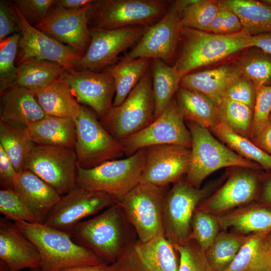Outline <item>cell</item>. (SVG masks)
Instances as JSON below:
<instances>
[{
    "label": "cell",
    "instance_id": "8",
    "mask_svg": "<svg viewBox=\"0 0 271 271\" xmlns=\"http://www.w3.org/2000/svg\"><path fill=\"white\" fill-rule=\"evenodd\" d=\"M221 180L197 188L185 180H180L166 193L163 206V225L165 236L173 245L190 239L191 220L195 209L210 196Z\"/></svg>",
    "mask_w": 271,
    "mask_h": 271
},
{
    "label": "cell",
    "instance_id": "51",
    "mask_svg": "<svg viewBox=\"0 0 271 271\" xmlns=\"http://www.w3.org/2000/svg\"><path fill=\"white\" fill-rule=\"evenodd\" d=\"M18 173L0 146V183L2 189H13Z\"/></svg>",
    "mask_w": 271,
    "mask_h": 271
},
{
    "label": "cell",
    "instance_id": "40",
    "mask_svg": "<svg viewBox=\"0 0 271 271\" xmlns=\"http://www.w3.org/2000/svg\"><path fill=\"white\" fill-rule=\"evenodd\" d=\"M237 64L242 75L250 79L256 88L271 86L270 55L255 48L243 56Z\"/></svg>",
    "mask_w": 271,
    "mask_h": 271
},
{
    "label": "cell",
    "instance_id": "58",
    "mask_svg": "<svg viewBox=\"0 0 271 271\" xmlns=\"http://www.w3.org/2000/svg\"><path fill=\"white\" fill-rule=\"evenodd\" d=\"M31 271H41L40 268H37L32 269Z\"/></svg>",
    "mask_w": 271,
    "mask_h": 271
},
{
    "label": "cell",
    "instance_id": "1",
    "mask_svg": "<svg viewBox=\"0 0 271 271\" xmlns=\"http://www.w3.org/2000/svg\"><path fill=\"white\" fill-rule=\"evenodd\" d=\"M15 223L38 250L41 271H60L105 262L91 250L75 242L70 233L45 223L23 221Z\"/></svg>",
    "mask_w": 271,
    "mask_h": 271
},
{
    "label": "cell",
    "instance_id": "44",
    "mask_svg": "<svg viewBox=\"0 0 271 271\" xmlns=\"http://www.w3.org/2000/svg\"><path fill=\"white\" fill-rule=\"evenodd\" d=\"M173 246L180 255L178 271H216L209 264L205 251L194 240Z\"/></svg>",
    "mask_w": 271,
    "mask_h": 271
},
{
    "label": "cell",
    "instance_id": "43",
    "mask_svg": "<svg viewBox=\"0 0 271 271\" xmlns=\"http://www.w3.org/2000/svg\"><path fill=\"white\" fill-rule=\"evenodd\" d=\"M0 212L15 222L43 223L13 189H1Z\"/></svg>",
    "mask_w": 271,
    "mask_h": 271
},
{
    "label": "cell",
    "instance_id": "25",
    "mask_svg": "<svg viewBox=\"0 0 271 271\" xmlns=\"http://www.w3.org/2000/svg\"><path fill=\"white\" fill-rule=\"evenodd\" d=\"M13 190L44 223L61 196L32 172L18 173Z\"/></svg>",
    "mask_w": 271,
    "mask_h": 271
},
{
    "label": "cell",
    "instance_id": "13",
    "mask_svg": "<svg viewBox=\"0 0 271 271\" xmlns=\"http://www.w3.org/2000/svg\"><path fill=\"white\" fill-rule=\"evenodd\" d=\"M149 27L133 26L112 30H90L91 39L75 69L98 72L116 63L118 55L138 42Z\"/></svg>",
    "mask_w": 271,
    "mask_h": 271
},
{
    "label": "cell",
    "instance_id": "35",
    "mask_svg": "<svg viewBox=\"0 0 271 271\" xmlns=\"http://www.w3.org/2000/svg\"><path fill=\"white\" fill-rule=\"evenodd\" d=\"M35 146L25 129L0 121V146L18 173L25 170L27 159Z\"/></svg>",
    "mask_w": 271,
    "mask_h": 271
},
{
    "label": "cell",
    "instance_id": "31",
    "mask_svg": "<svg viewBox=\"0 0 271 271\" xmlns=\"http://www.w3.org/2000/svg\"><path fill=\"white\" fill-rule=\"evenodd\" d=\"M268 233L248 234V238L225 271H271V250Z\"/></svg>",
    "mask_w": 271,
    "mask_h": 271
},
{
    "label": "cell",
    "instance_id": "55",
    "mask_svg": "<svg viewBox=\"0 0 271 271\" xmlns=\"http://www.w3.org/2000/svg\"><path fill=\"white\" fill-rule=\"evenodd\" d=\"M262 204L271 208V175L264 181L260 193Z\"/></svg>",
    "mask_w": 271,
    "mask_h": 271
},
{
    "label": "cell",
    "instance_id": "9",
    "mask_svg": "<svg viewBox=\"0 0 271 271\" xmlns=\"http://www.w3.org/2000/svg\"><path fill=\"white\" fill-rule=\"evenodd\" d=\"M165 187L140 183L119 202L138 240L145 242L165 235L163 206Z\"/></svg>",
    "mask_w": 271,
    "mask_h": 271
},
{
    "label": "cell",
    "instance_id": "49",
    "mask_svg": "<svg viewBox=\"0 0 271 271\" xmlns=\"http://www.w3.org/2000/svg\"><path fill=\"white\" fill-rule=\"evenodd\" d=\"M20 19L13 1H0V41L9 36L20 33Z\"/></svg>",
    "mask_w": 271,
    "mask_h": 271
},
{
    "label": "cell",
    "instance_id": "17",
    "mask_svg": "<svg viewBox=\"0 0 271 271\" xmlns=\"http://www.w3.org/2000/svg\"><path fill=\"white\" fill-rule=\"evenodd\" d=\"M145 149V166L140 183L166 187L178 182L186 174L190 163V148L163 145Z\"/></svg>",
    "mask_w": 271,
    "mask_h": 271
},
{
    "label": "cell",
    "instance_id": "57",
    "mask_svg": "<svg viewBox=\"0 0 271 271\" xmlns=\"http://www.w3.org/2000/svg\"><path fill=\"white\" fill-rule=\"evenodd\" d=\"M261 1L265 4L271 7V0H262Z\"/></svg>",
    "mask_w": 271,
    "mask_h": 271
},
{
    "label": "cell",
    "instance_id": "34",
    "mask_svg": "<svg viewBox=\"0 0 271 271\" xmlns=\"http://www.w3.org/2000/svg\"><path fill=\"white\" fill-rule=\"evenodd\" d=\"M251 36L271 32V7L261 1L224 0Z\"/></svg>",
    "mask_w": 271,
    "mask_h": 271
},
{
    "label": "cell",
    "instance_id": "32",
    "mask_svg": "<svg viewBox=\"0 0 271 271\" xmlns=\"http://www.w3.org/2000/svg\"><path fill=\"white\" fill-rule=\"evenodd\" d=\"M152 62L153 60L148 58L132 59L125 55L118 62L107 68L106 71L113 77L115 85L112 106H118L124 101Z\"/></svg>",
    "mask_w": 271,
    "mask_h": 271
},
{
    "label": "cell",
    "instance_id": "50",
    "mask_svg": "<svg viewBox=\"0 0 271 271\" xmlns=\"http://www.w3.org/2000/svg\"><path fill=\"white\" fill-rule=\"evenodd\" d=\"M60 271H139L129 258L126 252L116 261L110 264L105 262L96 265L78 266Z\"/></svg>",
    "mask_w": 271,
    "mask_h": 271
},
{
    "label": "cell",
    "instance_id": "12",
    "mask_svg": "<svg viewBox=\"0 0 271 271\" xmlns=\"http://www.w3.org/2000/svg\"><path fill=\"white\" fill-rule=\"evenodd\" d=\"M120 143L124 154L128 157L141 149L153 146L177 145L191 149L192 141L176 99L174 98L159 117Z\"/></svg>",
    "mask_w": 271,
    "mask_h": 271
},
{
    "label": "cell",
    "instance_id": "10",
    "mask_svg": "<svg viewBox=\"0 0 271 271\" xmlns=\"http://www.w3.org/2000/svg\"><path fill=\"white\" fill-rule=\"evenodd\" d=\"M75 122L76 141L74 150L80 167L92 168L117 159L124 154L120 142L107 131L88 108L81 105Z\"/></svg>",
    "mask_w": 271,
    "mask_h": 271
},
{
    "label": "cell",
    "instance_id": "56",
    "mask_svg": "<svg viewBox=\"0 0 271 271\" xmlns=\"http://www.w3.org/2000/svg\"><path fill=\"white\" fill-rule=\"evenodd\" d=\"M266 241L269 248L271 250V231L268 232L266 235Z\"/></svg>",
    "mask_w": 271,
    "mask_h": 271
},
{
    "label": "cell",
    "instance_id": "29",
    "mask_svg": "<svg viewBox=\"0 0 271 271\" xmlns=\"http://www.w3.org/2000/svg\"><path fill=\"white\" fill-rule=\"evenodd\" d=\"M17 74L12 87L36 91L64 78L67 70L58 63L28 58L17 63Z\"/></svg>",
    "mask_w": 271,
    "mask_h": 271
},
{
    "label": "cell",
    "instance_id": "37",
    "mask_svg": "<svg viewBox=\"0 0 271 271\" xmlns=\"http://www.w3.org/2000/svg\"><path fill=\"white\" fill-rule=\"evenodd\" d=\"M210 130L241 157L258 164L267 171H271V155L249 139L236 133L221 122Z\"/></svg>",
    "mask_w": 271,
    "mask_h": 271
},
{
    "label": "cell",
    "instance_id": "5",
    "mask_svg": "<svg viewBox=\"0 0 271 271\" xmlns=\"http://www.w3.org/2000/svg\"><path fill=\"white\" fill-rule=\"evenodd\" d=\"M170 3L164 0H92L87 11L88 27L93 30L150 27L164 16Z\"/></svg>",
    "mask_w": 271,
    "mask_h": 271
},
{
    "label": "cell",
    "instance_id": "14",
    "mask_svg": "<svg viewBox=\"0 0 271 271\" xmlns=\"http://www.w3.org/2000/svg\"><path fill=\"white\" fill-rule=\"evenodd\" d=\"M118 202V200L108 194L77 186L68 193L61 196L44 223L70 233L84 218L94 215Z\"/></svg>",
    "mask_w": 271,
    "mask_h": 271
},
{
    "label": "cell",
    "instance_id": "33",
    "mask_svg": "<svg viewBox=\"0 0 271 271\" xmlns=\"http://www.w3.org/2000/svg\"><path fill=\"white\" fill-rule=\"evenodd\" d=\"M152 67L155 119L163 113L174 98L182 77L173 66H169L161 59L153 60Z\"/></svg>",
    "mask_w": 271,
    "mask_h": 271
},
{
    "label": "cell",
    "instance_id": "7",
    "mask_svg": "<svg viewBox=\"0 0 271 271\" xmlns=\"http://www.w3.org/2000/svg\"><path fill=\"white\" fill-rule=\"evenodd\" d=\"M146 149H141L125 159L106 162L92 168L78 166L77 186L91 191L108 194L120 202L140 183Z\"/></svg>",
    "mask_w": 271,
    "mask_h": 271
},
{
    "label": "cell",
    "instance_id": "47",
    "mask_svg": "<svg viewBox=\"0 0 271 271\" xmlns=\"http://www.w3.org/2000/svg\"><path fill=\"white\" fill-rule=\"evenodd\" d=\"M55 0H15L13 2L25 19L36 27L45 19Z\"/></svg>",
    "mask_w": 271,
    "mask_h": 271
},
{
    "label": "cell",
    "instance_id": "38",
    "mask_svg": "<svg viewBox=\"0 0 271 271\" xmlns=\"http://www.w3.org/2000/svg\"><path fill=\"white\" fill-rule=\"evenodd\" d=\"M182 28L207 31L220 7L219 1H177Z\"/></svg>",
    "mask_w": 271,
    "mask_h": 271
},
{
    "label": "cell",
    "instance_id": "2",
    "mask_svg": "<svg viewBox=\"0 0 271 271\" xmlns=\"http://www.w3.org/2000/svg\"><path fill=\"white\" fill-rule=\"evenodd\" d=\"M251 35L245 29L231 34H217L183 28L182 46L173 67L182 77L193 70L217 63L249 48Z\"/></svg>",
    "mask_w": 271,
    "mask_h": 271
},
{
    "label": "cell",
    "instance_id": "15",
    "mask_svg": "<svg viewBox=\"0 0 271 271\" xmlns=\"http://www.w3.org/2000/svg\"><path fill=\"white\" fill-rule=\"evenodd\" d=\"M182 29L179 8L175 1L164 16L148 28L126 55L132 59H161L167 63L174 55Z\"/></svg>",
    "mask_w": 271,
    "mask_h": 271
},
{
    "label": "cell",
    "instance_id": "19",
    "mask_svg": "<svg viewBox=\"0 0 271 271\" xmlns=\"http://www.w3.org/2000/svg\"><path fill=\"white\" fill-rule=\"evenodd\" d=\"M253 170L247 169L233 173L211 196L197 208L218 215L254 202L260 190V180Z\"/></svg>",
    "mask_w": 271,
    "mask_h": 271
},
{
    "label": "cell",
    "instance_id": "28",
    "mask_svg": "<svg viewBox=\"0 0 271 271\" xmlns=\"http://www.w3.org/2000/svg\"><path fill=\"white\" fill-rule=\"evenodd\" d=\"M33 91L47 115L68 117L74 120L78 116L81 105L73 95L65 77L43 88Z\"/></svg>",
    "mask_w": 271,
    "mask_h": 271
},
{
    "label": "cell",
    "instance_id": "39",
    "mask_svg": "<svg viewBox=\"0 0 271 271\" xmlns=\"http://www.w3.org/2000/svg\"><path fill=\"white\" fill-rule=\"evenodd\" d=\"M221 122L236 133L249 139L253 109L243 103L223 98L217 105Z\"/></svg>",
    "mask_w": 271,
    "mask_h": 271
},
{
    "label": "cell",
    "instance_id": "4",
    "mask_svg": "<svg viewBox=\"0 0 271 271\" xmlns=\"http://www.w3.org/2000/svg\"><path fill=\"white\" fill-rule=\"evenodd\" d=\"M191 137L190 163L185 181L200 188L202 183L217 170L239 167L253 171L262 168L258 164L241 157L215 138L208 129L188 121Z\"/></svg>",
    "mask_w": 271,
    "mask_h": 271
},
{
    "label": "cell",
    "instance_id": "46",
    "mask_svg": "<svg viewBox=\"0 0 271 271\" xmlns=\"http://www.w3.org/2000/svg\"><path fill=\"white\" fill-rule=\"evenodd\" d=\"M219 9L206 32L217 34H231L241 31L243 28L236 15L225 4L219 1Z\"/></svg>",
    "mask_w": 271,
    "mask_h": 271
},
{
    "label": "cell",
    "instance_id": "27",
    "mask_svg": "<svg viewBox=\"0 0 271 271\" xmlns=\"http://www.w3.org/2000/svg\"><path fill=\"white\" fill-rule=\"evenodd\" d=\"M25 130L36 145L75 149L76 130L75 120L72 118L46 115L28 126Z\"/></svg>",
    "mask_w": 271,
    "mask_h": 271
},
{
    "label": "cell",
    "instance_id": "6",
    "mask_svg": "<svg viewBox=\"0 0 271 271\" xmlns=\"http://www.w3.org/2000/svg\"><path fill=\"white\" fill-rule=\"evenodd\" d=\"M154 110L151 65L124 101L112 106L100 118V122L120 142L150 124L154 120Z\"/></svg>",
    "mask_w": 271,
    "mask_h": 271
},
{
    "label": "cell",
    "instance_id": "3",
    "mask_svg": "<svg viewBox=\"0 0 271 271\" xmlns=\"http://www.w3.org/2000/svg\"><path fill=\"white\" fill-rule=\"evenodd\" d=\"M129 222L116 203L91 219L81 221L70 233L76 242L91 250L104 261L114 262L131 247L127 236Z\"/></svg>",
    "mask_w": 271,
    "mask_h": 271
},
{
    "label": "cell",
    "instance_id": "26",
    "mask_svg": "<svg viewBox=\"0 0 271 271\" xmlns=\"http://www.w3.org/2000/svg\"><path fill=\"white\" fill-rule=\"evenodd\" d=\"M221 230L244 235L271 231V208L254 202L216 215Z\"/></svg>",
    "mask_w": 271,
    "mask_h": 271
},
{
    "label": "cell",
    "instance_id": "16",
    "mask_svg": "<svg viewBox=\"0 0 271 271\" xmlns=\"http://www.w3.org/2000/svg\"><path fill=\"white\" fill-rule=\"evenodd\" d=\"M14 6L21 22L16 64L25 59L34 58L58 63L68 70L75 69L81 56L70 47L30 25Z\"/></svg>",
    "mask_w": 271,
    "mask_h": 271
},
{
    "label": "cell",
    "instance_id": "36",
    "mask_svg": "<svg viewBox=\"0 0 271 271\" xmlns=\"http://www.w3.org/2000/svg\"><path fill=\"white\" fill-rule=\"evenodd\" d=\"M233 231H220L205 251L207 260L216 271H225L248 238Z\"/></svg>",
    "mask_w": 271,
    "mask_h": 271
},
{
    "label": "cell",
    "instance_id": "20",
    "mask_svg": "<svg viewBox=\"0 0 271 271\" xmlns=\"http://www.w3.org/2000/svg\"><path fill=\"white\" fill-rule=\"evenodd\" d=\"M65 78L77 101L90 107L100 118L112 107L115 85L106 70H67Z\"/></svg>",
    "mask_w": 271,
    "mask_h": 271
},
{
    "label": "cell",
    "instance_id": "24",
    "mask_svg": "<svg viewBox=\"0 0 271 271\" xmlns=\"http://www.w3.org/2000/svg\"><path fill=\"white\" fill-rule=\"evenodd\" d=\"M242 75L237 63L226 64L217 68L190 73L183 76L181 87L198 91L219 104L228 86Z\"/></svg>",
    "mask_w": 271,
    "mask_h": 271
},
{
    "label": "cell",
    "instance_id": "42",
    "mask_svg": "<svg viewBox=\"0 0 271 271\" xmlns=\"http://www.w3.org/2000/svg\"><path fill=\"white\" fill-rule=\"evenodd\" d=\"M191 226L190 239L194 240L205 251L212 243L221 230L216 215L205 212L197 207L193 213Z\"/></svg>",
    "mask_w": 271,
    "mask_h": 271
},
{
    "label": "cell",
    "instance_id": "18",
    "mask_svg": "<svg viewBox=\"0 0 271 271\" xmlns=\"http://www.w3.org/2000/svg\"><path fill=\"white\" fill-rule=\"evenodd\" d=\"M89 5L68 10L53 5L44 21L36 28L67 44L82 56L91 39L87 18Z\"/></svg>",
    "mask_w": 271,
    "mask_h": 271
},
{
    "label": "cell",
    "instance_id": "30",
    "mask_svg": "<svg viewBox=\"0 0 271 271\" xmlns=\"http://www.w3.org/2000/svg\"><path fill=\"white\" fill-rule=\"evenodd\" d=\"M176 100L184 120L209 130L219 123L217 106L206 95L180 87L177 91Z\"/></svg>",
    "mask_w": 271,
    "mask_h": 271
},
{
    "label": "cell",
    "instance_id": "11",
    "mask_svg": "<svg viewBox=\"0 0 271 271\" xmlns=\"http://www.w3.org/2000/svg\"><path fill=\"white\" fill-rule=\"evenodd\" d=\"M78 166L74 149L36 145L25 170L32 172L63 196L77 186Z\"/></svg>",
    "mask_w": 271,
    "mask_h": 271
},
{
    "label": "cell",
    "instance_id": "54",
    "mask_svg": "<svg viewBox=\"0 0 271 271\" xmlns=\"http://www.w3.org/2000/svg\"><path fill=\"white\" fill-rule=\"evenodd\" d=\"M92 0H55V6L68 10H77L89 5Z\"/></svg>",
    "mask_w": 271,
    "mask_h": 271
},
{
    "label": "cell",
    "instance_id": "22",
    "mask_svg": "<svg viewBox=\"0 0 271 271\" xmlns=\"http://www.w3.org/2000/svg\"><path fill=\"white\" fill-rule=\"evenodd\" d=\"M46 115L33 90L11 87L1 93V121L25 129Z\"/></svg>",
    "mask_w": 271,
    "mask_h": 271
},
{
    "label": "cell",
    "instance_id": "41",
    "mask_svg": "<svg viewBox=\"0 0 271 271\" xmlns=\"http://www.w3.org/2000/svg\"><path fill=\"white\" fill-rule=\"evenodd\" d=\"M20 33L0 41V92L12 87L17 77L16 60Z\"/></svg>",
    "mask_w": 271,
    "mask_h": 271
},
{
    "label": "cell",
    "instance_id": "53",
    "mask_svg": "<svg viewBox=\"0 0 271 271\" xmlns=\"http://www.w3.org/2000/svg\"><path fill=\"white\" fill-rule=\"evenodd\" d=\"M249 47L257 48L271 55V32L250 36Z\"/></svg>",
    "mask_w": 271,
    "mask_h": 271
},
{
    "label": "cell",
    "instance_id": "52",
    "mask_svg": "<svg viewBox=\"0 0 271 271\" xmlns=\"http://www.w3.org/2000/svg\"><path fill=\"white\" fill-rule=\"evenodd\" d=\"M251 140L257 147L271 155V114L266 124Z\"/></svg>",
    "mask_w": 271,
    "mask_h": 271
},
{
    "label": "cell",
    "instance_id": "21",
    "mask_svg": "<svg viewBox=\"0 0 271 271\" xmlns=\"http://www.w3.org/2000/svg\"><path fill=\"white\" fill-rule=\"evenodd\" d=\"M0 262L7 271L41 268L42 261L35 245L17 227L6 219H0Z\"/></svg>",
    "mask_w": 271,
    "mask_h": 271
},
{
    "label": "cell",
    "instance_id": "23",
    "mask_svg": "<svg viewBox=\"0 0 271 271\" xmlns=\"http://www.w3.org/2000/svg\"><path fill=\"white\" fill-rule=\"evenodd\" d=\"M176 249L164 235L133 242L129 257L139 271H178Z\"/></svg>",
    "mask_w": 271,
    "mask_h": 271
},
{
    "label": "cell",
    "instance_id": "45",
    "mask_svg": "<svg viewBox=\"0 0 271 271\" xmlns=\"http://www.w3.org/2000/svg\"><path fill=\"white\" fill-rule=\"evenodd\" d=\"M271 114V86L256 88L250 139L256 137L266 124Z\"/></svg>",
    "mask_w": 271,
    "mask_h": 271
},
{
    "label": "cell",
    "instance_id": "48",
    "mask_svg": "<svg viewBox=\"0 0 271 271\" xmlns=\"http://www.w3.org/2000/svg\"><path fill=\"white\" fill-rule=\"evenodd\" d=\"M223 98L243 103L253 109L256 98L255 86L242 75L228 86Z\"/></svg>",
    "mask_w": 271,
    "mask_h": 271
}]
</instances>
